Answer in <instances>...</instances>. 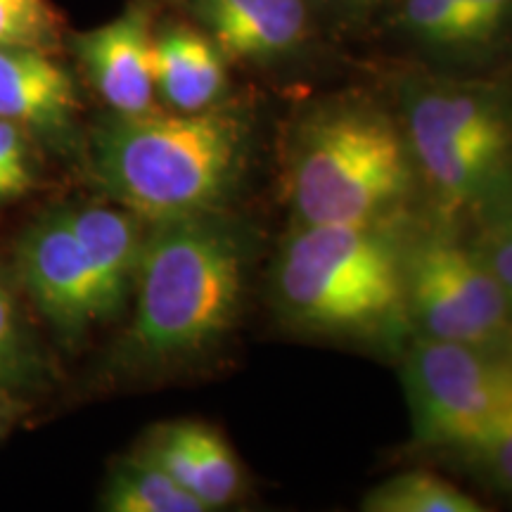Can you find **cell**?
Listing matches in <instances>:
<instances>
[{
	"label": "cell",
	"instance_id": "obj_1",
	"mask_svg": "<svg viewBox=\"0 0 512 512\" xmlns=\"http://www.w3.org/2000/svg\"><path fill=\"white\" fill-rule=\"evenodd\" d=\"M252 117L228 102L202 112L114 114L91 140L95 181L119 207L157 223L214 214L238 185Z\"/></svg>",
	"mask_w": 512,
	"mask_h": 512
},
{
	"label": "cell",
	"instance_id": "obj_2",
	"mask_svg": "<svg viewBox=\"0 0 512 512\" xmlns=\"http://www.w3.org/2000/svg\"><path fill=\"white\" fill-rule=\"evenodd\" d=\"M245 275V240L216 211L157 223L140 252L128 356L169 366L216 347L238 318Z\"/></svg>",
	"mask_w": 512,
	"mask_h": 512
},
{
	"label": "cell",
	"instance_id": "obj_3",
	"mask_svg": "<svg viewBox=\"0 0 512 512\" xmlns=\"http://www.w3.org/2000/svg\"><path fill=\"white\" fill-rule=\"evenodd\" d=\"M418 166L401 121L361 95L309 107L292 131L285 195L299 223L392 221L411 200Z\"/></svg>",
	"mask_w": 512,
	"mask_h": 512
},
{
	"label": "cell",
	"instance_id": "obj_4",
	"mask_svg": "<svg viewBox=\"0 0 512 512\" xmlns=\"http://www.w3.org/2000/svg\"><path fill=\"white\" fill-rule=\"evenodd\" d=\"M406 247L408 240L394 228V219L299 223L275 261V304L306 332L394 339L411 320Z\"/></svg>",
	"mask_w": 512,
	"mask_h": 512
},
{
	"label": "cell",
	"instance_id": "obj_5",
	"mask_svg": "<svg viewBox=\"0 0 512 512\" xmlns=\"http://www.w3.org/2000/svg\"><path fill=\"white\" fill-rule=\"evenodd\" d=\"M401 112L418 174L448 214L479 211L512 190V91L505 83L408 76Z\"/></svg>",
	"mask_w": 512,
	"mask_h": 512
},
{
	"label": "cell",
	"instance_id": "obj_6",
	"mask_svg": "<svg viewBox=\"0 0 512 512\" xmlns=\"http://www.w3.org/2000/svg\"><path fill=\"white\" fill-rule=\"evenodd\" d=\"M406 389L418 446L465 453L512 399V347L422 335L408 354Z\"/></svg>",
	"mask_w": 512,
	"mask_h": 512
},
{
	"label": "cell",
	"instance_id": "obj_7",
	"mask_svg": "<svg viewBox=\"0 0 512 512\" xmlns=\"http://www.w3.org/2000/svg\"><path fill=\"white\" fill-rule=\"evenodd\" d=\"M408 318L422 335L472 347H512V306L475 245L444 230L408 240Z\"/></svg>",
	"mask_w": 512,
	"mask_h": 512
},
{
	"label": "cell",
	"instance_id": "obj_8",
	"mask_svg": "<svg viewBox=\"0 0 512 512\" xmlns=\"http://www.w3.org/2000/svg\"><path fill=\"white\" fill-rule=\"evenodd\" d=\"M228 62L256 69L302 57L316 36L309 0H176Z\"/></svg>",
	"mask_w": 512,
	"mask_h": 512
},
{
	"label": "cell",
	"instance_id": "obj_9",
	"mask_svg": "<svg viewBox=\"0 0 512 512\" xmlns=\"http://www.w3.org/2000/svg\"><path fill=\"white\" fill-rule=\"evenodd\" d=\"M394 29L446 64L484 67L512 50V0H396Z\"/></svg>",
	"mask_w": 512,
	"mask_h": 512
},
{
	"label": "cell",
	"instance_id": "obj_10",
	"mask_svg": "<svg viewBox=\"0 0 512 512\" xmlns=\"http://www.w3.org/2000/svg\"><path fill=\"white\" fill-rule=\"evenodd\" d=\"M19 268L34 302L60 330L81 332L105 320L93 271L62 211L24 235Z\"/></svg>",
	"mask_w": 512,
	"mask_h": 512
},
{
	"label": "cell",
	"instance_id": "obj_11",
	"mask_svg": "<svg viewBox=\"0 0 512 512\" xmlns=\"http://www.w3.org/2000/svg\"><path fill=\"white\" fill-rule=\"evenodd\" d=\"M74 43L88 79L114 114L155 110V17L145 0L76 36Z\"/></svg>",
	"mask_w": 512,
	"mask_h": 512
},
{
	"label": "cell",
	"instance_id": "obj_12",
	"mask_svg": "<svg viewBox=\"0 0 512 512\" xmlns=\"http://www.w3.org/2000/svg\"><path fill=\"white\" fill-rule=\"evenodd\" d=\"M155 91L174 112H202L228 93V57L195 24L155 29Z\"/></svg>",
	"mask_w": 512,
	"mask_h": 512
},
{
	"label": "cell",
	"instance_id": "obj_13",
	"mask_svg": "<svg viewBox=\"0 0 512 512\" xmlns=\"http://www.w3.org/2000/svg\"><path fill=\"white\" fill-rule=\"evenodd\" d=\"M91 266L105 318L117 316L136 280L143 235L140 219L124 207H79L62 211Z\"/></svg>",
	"mask_w": 512,
	"mask_h": 512
},
{
	"label": "cell",
	"instance_id": "obj_14",
	"mask_svg": "<svg viewBox=\"0 0 512 512\" xmlns=\"http://www.w3.org/2000/svg\"><path fill=\"white\" fill-rule=\"evenodd\" d=\"M74 110L72 76L48 50L0 46V119L57 131Z\"/></svg>",
	"mask_w": 512,
	"mask_h": 512
},
{
	"label": "cell",
	"instance_id": "obj_15",
	"mask_svg": "<svg viewBox=\"0 0 512 512\" xmlns=\"http://www.w3.org/2000/svg\"><path fill=\"white\" fill-rule=\"evenodd\" d=\"M102 508L112 512H204L200 498L136 453L121 460L102 491Z\"/></svg>",
	"mask_w": 512,
	"mask_h": 512
},
{
	"label": "cell",
	"instance_id": "obj_16",
	"mask_svg": "<svg viewBox=\"0 0 512 512\" xmlns=\"http://www.w3.org/2000/svg\"><path fill=\"white\" fill-rule=\"evenodd\" d=\"M366 512H484V505L437 472L408 470L363 496Z\"/></svg>",
	"mask_w": 512,
	"mask_h": 512
},
{
	"label": "cell",
	"instance_id": "obj_17",
	"mask_svg": "<svg viewBox=\"0 0 512 512\" xmlns=\"http://www.w3.org/2000/svg\"><path fill=\"white\" fill-rule=\"evenodd\" d=\"M60 17L48 0H0V46L53 50Z\"/></svg>",
	"mask_w": 512,
	"mask_h": 512
},
{
	"label": "cell",
	"instance_id": "obj_18",
	"mask_svg": "<svg viewBox=\"0 0 512 512\" xmlns=\"http://www.w3.org/2000/svg\"><path fill=\"white\" fill-rule=\"evenodd\" d=\"M463 456L491 486L512 494V399Z\"/></svg>",
	"mask_w": 512,
	"mask_h": 512
},
{
	"label": "cell",
	"instance_id": "obj_19",
	"mask_svg": "<svg viewBox=\"0 0 512 512\" xmlns=\"http://www.w3.org/2000/svg\"><path fill=\"white\" fill-rule=\"evenodd\" d=\"M479 211L484 216V226L482 238L475 247L496 275L512 306V190Z\"/></svg>",
	"mask_w": 512,
	"mask_h": 512
},
{
	"label": "cell",
	"instance_id": "obj_20",
	"mask_svg": "<svg viewBox=\"0 0 512 512\" xmlns=\"http://www.w3.org/2000/svg\"><path fill=\"white\" fill-rule=\"evenodd\" d=\"M36 373L27 332L12 302V294L0 280V384L19 387Z\"/></svg>",
	"mask_w": 512,
	"mask_h": 512
},
{
	"label": "cell",
	"instance_id": "obj_21",
	"mask_svg": "<svg viewBox=\"0 0 512 512\" xmlns=\"http://www.w3.org/2000/svg\"><path fill=\"white\" fill-rule=\"evenodd\" d=\"M313 10H325L344 22H363L375 12L392 8L396 0H309Z\"/></svg>",
	"mask_w": 512,
	"mask_h": 512
},
{
	"label": "cell",
	"instance_id": "obj_22",
	"mask_svg": "<svg viewBox=\"0 0 512 512\" xmlns=\"http://www.w3.org/2000/svg\"><path fill=\"white\" fill-rule=\"evenodd\" d=\"M8 197H17V192L10 185L8 178L3 176V171H0V200H8Z\"/></svg>",
	"mask_w": 512,
	"mask_h": 512
}]
</instances>
